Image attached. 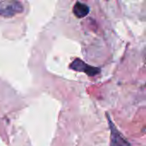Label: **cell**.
<instances>
[{
	"mask_svg": "<svg viewBox=\"0 0 146 146\" xmlns=\"http://www.w3.org/2000/svg\"><path fill=\"white\" fill-rule=\"evenodd\" d=\"M24 9L22 3L15 0L0 1V16L10 18L15 15L21 13Z\"/></svg>",
	"mask_w": 146,
	"mask_h": 146,
	"instance_id": "1",
	"label": "cell"
},
{
	"mask_svg": "<svg viewBox=\"0 0 146 146\" xmlns=\"http://www.w3.org/2000/svg\"><path fill=\"white\" fill-rule=\"evenodd\" d=\"M109 127L110 130V146H131L130 143L124 138L121 133L116 128L114 122L107 114Z\"/></svg>",
	"mask_w": 146,
	"mask_h": 146,
	"instance_id": "2",
	"label": "cell"
},
{
	"mask_svg": "<svg viewBox=\"0 0 146 146\" xmlns=\"http://www.w3.org/2000/svg\"><path fill=\"white\" fill-rule=\"evenodd\" d=\"M69 68H70V69H72L74 71L86 73L89 76H94V75L100 73V68H99L91 66V65L87 64L86 62H85L84 61H82L80 58L74 59L70 63Z\"/></svg>",
	"mask_w": 146,
	"mask_h": 146,
	"instance_id": "3",
	"label": "cell"
},
{
	"mask_svg": "<svg viewBox=\"0 0 146 146\" xmlns=\"http://www.w3.org/2000/svg\"><path fill=\"white\" fill-rule=\"evenodd\" d=\"M90 12V8L86 3L76 2L73 8V13L77 18H84Z\"/></svg>",
	"mask_w": 146,
	"mask_h": 146,
	"instance_id": "4",
	"label": "cell"
}]
</instances>
